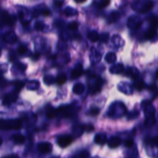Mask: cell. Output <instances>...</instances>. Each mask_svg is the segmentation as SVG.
Here are the masks:
<instances>
[{
    "label": "cell",
    "mask_w": 158,
    "mask_h": 158,
    "mask_svg": "<svg viewBox=\"0 0 158 158\" xmlns=\"http://www.w3.org/2000/svg\"><path fill=\"white\" fill-rule=\"evenodd\" d=\"M105 60L108 63H113V62H116V60H117V56L113 52H109V53L106 54Z\"/></svg>",
    "instance_id": "obj_14"
},
{
    "label": "cell",
    "mask_w": 158,
    "mask_h": 158,
    "mask_svg": "<svg viewBox=\"0 0 158 158\" xmlns=\"http://www.w3.org/2000/svg\"><path fill=\"white\" fill-rule=\"evenodd\" d=\"M73 142V139L69 135H62L57 140V144L58 145L62 148L67 147L69 145H70Z\"/></svg>",
    "instance_id": "obj_2"
},
{
    "label": "cell",
    "mask_w": 158,
    "mask_h": 158,
    "mask_svg": "<svg viewBox=\"0 0 158 158\" xmlns=\"http://www.w3.org/2000/svg\"><path fill=\"white\" fill-rule=\"evenodd\" d=\"M133 85H134V87L137 89V90H139V91L142 90V89L144 88V86H145L144 82L143 81L142 79L135 80V81H134V83H133Z\"/></svg>",
    "instance_id": "obj_15"
},
{
    "label": "cell",
    "mask_w": 158,
    "mask_h": 158,
    "mask_svg": "<svg viewBox=\"0 0 158 158\" xmlns=\"http://www.w3.org/2000/svg\"><path fill=\"white\" fill-rule=\"evenodd\" d=\"M6 158H19V157H18V156H16V155H12V156L7 157Z\"/></svg>",
    "instance_id": "obj_37"
},
{
    "label": "cell",
    "mask_w": 158,
    "mask_h": 158,
    "mask_svg": "<svg viewBox=\"0 0 158 158\" xmlns=\"http://www.w3.org/2000/svg\"><path fill=\"white\" fill-rule=\"evenodd\" d=\"M100 89H101V86H100V82L97 81L96 82V83H95V85H94V88H93V94H96V93H99L100 90Z\"/></svg>",
    "instance_id": "obj_24"
},
{
    "label": "cell",
    "mask_w": 158,
    "mask_h": 158,
    "mask_svg": "<svg viewBox=\"0 0 158 158\" xmlns=\"http://www.w3.org/2000/svg\"><path fill=\"white\" fill-rule=\"evenodd\" d=\"M89 156V152L84 150V151L81 152V154H79V158H88Z\"/></svg>",
    "instance_id": "obj_32"
},
{
    "label": "cell",
    "mask_w": 158,
    "mask_h": 158,
    "mask_svg": "<svg viewBox=\"0 0 158 158\" xmlns=\"http://www.w3.org/2000/svg\"><path fill=\"white\" fill-rule=\"evenodd\" d=\"M89 113L92 115V116H96L100 113V109L98 107H92L90 110H89Z\"/></svg>",
    "instance_id": "obj_27"
},
{
    "label": "cell",
    "mask_w": 158,
    "mask_h": 158,
    "mask_svg": "<svg viewBox=\"0 0 158 158\" xmlns=\"http://www.w3.org/2000/svg\"><path fill=\"white\" fill-rule=\"evenodd\" d=\"M62 3H63L62 0H54V4L56 5V6L60 7L62 5Z\"/></svg>",
    "instance_id": "obj_34"
},
{
    "label": "cell",
    "mask_w": 158,
    "mask_h": 158,
    "mask_svg": "<svg viewBox=\"0 0 158 158\" xmlns=\"http://www.w3.org/2000/svg\"><path fill=\"white\" fill-rule=\"evenodd\" d=\"M83 130L86 131V132H90V131H93L94 130V126L92 124H86L83 125V127H82Z\"/></svg>",
    "instance_id": "obj_28"
},
{
    "label": "cell",
    "mask_w": 158,
    "mask_h": 158,
    "mask_svg": "<svg viewBox=\"0 0 158 158\" xmlns=\"http://www.w3.org/2000/svg\"><path fill=\"white\" fill-rule=\"evenodd\" d=\"M99 40H100L102 42H103V43H106V42L109 40V34L103 33L102 35L100 36V39H99Z\"/></svg>",
    "instance_id": "obj_31"
},
{
    "label": "cell",
    "mask_w": 158,
    "mask_h": 158,
    "mask_svg": "<svg viewBox=\"0 0 158 158\" xmlns=\"http://www.w3.org/2000/svg\"><path fill=\"white\" fill-rule=\"evenodd\" d=\"M12 139H13V142H14L15 144H19V145L23 144L26 141L25 136H23V134H14V135L13 136Z\"/></svg>",
    "instance_id": "obj_10"
},
{
    "label": "cell",
    "mask_w": 158,
    "mask_h": 158,
    "mask_svg": "<svg viewBox=\"0 0 158 158\" xmlns=\"http://www.w3.org/2000/svg\"><path fill=\"white\" fill-rule=\"evenodd\" d=\"M133 145V140L132 139L126 140L124 141V146L126 147L130 148Z\"/></svg>",
    "instance_id": "obj_30"
},
{
    "label": "cell",
    "mask_w": 158,
    "mask_h": 158,
    "mask_svg": "<svg viewBox=\"0 0 158 158\" xmlns=\"http://www.w3.org/2000/svg\"><path fill=\"white\" fill-rule=\"evenodd\" d=\"M77 3H83V2H85L86 0H74Z\"/></svg>",
    "instance_id": "obj_36"
},
{
    "label": "cell",
    "mask_w": 158,
    "mask_h": 158,
    "mask_svg": "<svg viewBox=\"0 0 158 158\" xmlns=\"http://www.w3.org/2000/svg\"><path fill=\"white\" fill-rule=\"evenodd\" d=\"M83 73V66L81 64L76 65V67H74V69L72 71L71 73V78L73 79H76L77 78H79L80 76Z\"/></svg>",
    "instance_id": "obj_5"
},
{
    "label": "cell",
    "mask_w": 158,
    "mask_h": 158,
    "mask_svg": "<svg viewBox=\"0 0 158 158\" xmlns=\"http://www.w3.org/2000/svg\"><path fill=\"white\" fill-rule=\"evenodd\" d=\"M45 27V25H44L43 22H41V21H37L35 22V29L38 31H40V30H43Z\"/></svg>",
    "instance_id": "obj_21"
},
{
    "label": "cell",
    "mask_w": 158,
    "mask_h": 158,
    "mask_svg": "<svg viewBox=\"0 0 158 158\" xmlns=\"http://www.w3.org/2000/svg\"><path fill=\"white\" fill-rule=\"evenodd\" d=\"M42 14L45 16H48L50 15V11L48 9H43V10L42 11Z\"/></svg>",
    "instance_id": "obj_35"
},
{
    "label": "cell",
    "mask_w": 158,
    "mask_h": 158,
    "mask_svg": "<svg viewBox=\"0 0 158 158\" xmlns=\"http://www.w3.org/2000/svg\"><path fill=\"white\" fill-rule=\"evenodd\" d=\"M121 144V139L118 137H112L108 140V146L110 148H117Z\"/></svg>",
    "instance_id": "obj_8"
},
{
    "label": "cell",
    "mask_w": 158,
    "mask_h": 158,
    "mask_svg": "<svg viewBox=\"0 0 158 158\" xmlns=\"http://www.w3.org/2000/svg\"><path fill=\"white\" fill-rule=\"evenodd\" d=\"M22 127V123L17 119L10 120H0V130H19Z\"/></svg>",
    "instance_id": "obj_1"
},
{
    "label": "cell",
    "mask_w": 158,
    "mask_h": 158,
    "mask_svg": "<svg viewBox=\"0 0 158 158\" xmlns=\"http://www.w3.org/2000/svg\"><path fill=\"white\" fill-rule=\"evenodd\" d=\"M106 141H107V138H106V134L103 133H97L94 137V142L99 145H103Z\"/></svg>",
    "instance_id": "obj_7"
},
{
    "label": "cell",
    "mask_w": 158,
    "mask_h": 158,
    "mask_svg": "<svg viewBox=\"0 0 158 158\" xmlns=\"http://www.w3.org/2000/svg\"><path fill=\"white\" fill-rule=\"evenodd\" d=\"M56 114H57V113H56V110L52 108V107H50V108L48 109V110H47V113H46V116L50 119H52L53 118V117H55V116H56Z\"/></svg>",
    "instance_id": "obj_19"
},
{
    "label": "cell",
    "mask_w": 158,
    "mask_h": 158,
    "mask_svg": "<svg viewBox=\"0 0 158 158\" xmlns=\"http://www.w3.org/2000/svg\"><path fill=\"white\" fill-rule=\"evenodd\" d=\"M110 3V0H100L99 3L100 8H105Z\"/></svg>",
    "instance_id": "obj_26"
},
{
    "label": "cell",
    "mask_w": 158,
    "mask_h": 158,
    "mask_svg": "<svg viewBox=\"0 0 158 158\" xmlns=\"http://www.w3.org/2000/svg\"><path fill=\"white\" fill-rule=\"evenodd\" d=\"M17 52L20 55L25 54L26 52H27V48H26V46H24V45H20V46L18 47V49H17Z\"/></svg>",
    "instance_id": "obj_22"
},
{
    "label": "cell",
    "mask_w": 158,
    "mask_h": 158,
    "mask_svg": "<svg viewBox=\"0 0 158 158\" xmlns=\"http://www.w3.org/2000/svg\"><path fill=\"white\" fill-rule=\"evenodd\" d=\"M1 20L2 23L7 26H13V21L11 18L10 15L7 13L6 11H3L1 14Z\"/></svg>",
    "instance_id": "obj_6"
},
{
    "label": "cell",
    "mask_w": 158,
    "mask_h": 158,
    "mask_svg": "<svg viewBox=\"0 0 158 158\" xmlns=\"http://www.w3.org/2000/svg\"><path fill=\"white\" fill-rule=\"evenodd\" d=\"M120 17V15L118 12L117 11H113L112 13H110V23H113V22H117Z\"/></svg>",
    "instance_id": "obj_17"
},
{
    "label": "cell",
    "mask_w": 158,
    "mask_h": 158,
    "mask_svg": "<svg viewBox=\"0 0 158 158\" xmlns=\"http://www.w3.org/2000/svg\"><path fill=\"white\" fill-rule=\"evenodd\" d=\"M65 14L67 16H75V15L77 14V12L73 8H67L65 9Z\"/></svg>",
    "instance_id": "obj_20"
},
{
    "label": "cell",
    "mask_w": 158,
    "mask_h": 158,
    "mask_svg": "<svg viewBox=\"0 0 158 158\" xmlns=\"http://www.w3.org/2000/svg\"><path fill=\"white\" fill-rule=\"evenodd\" d=\"M157 35V29L156 27H153V26H150L149 29H147V31L145 33V38L147 40H150L153 37H154L155 35Z\"/></svg>",
    "instance_id": "obj_11"
},
{
    "label": "cell",
    "mask_w": 158,
    "mask_h": 158,
    "mask_svg": "<svg viewBox=\"0 0 158 158\" xmlns=\"http://www.w3.org/2000/svg\"><path fill=\"white\" fill-rule=\"evenodd\" d=\"M84 89H85V87H84V85H83V83H77V84L73 86V91L75 94L80 95V94H82L83 92H84Z\"/></svg>",
    "instance_id": "obj_12"
},
{
    "label": "cell",
    "mask_w": 158,
    "mask_h": 158,
    "mask_svg": "<svg viewBox=\"0 0 158 158\" xmlns=\"http://www.w3.org/2000/svg\"><path fill=\"white\" fill-rule=\"evenodd\" d=\"M149 21H150V23L151 24V26L156 27L157 24V17L155 16H150L149 18Z\"/></svg>",
    "instance_id": "obj_25"
},
{
    "label": "cell",
    "mask_w": 158,
    "mask_h": 158,
    "mask_svg": "<svg viewBox=\"0 0 158 158\" xmlns=\"http://www.w3.org/2000/svg\"><path fill=\"white\" fill-rule=\"evenodd\" d=\"M37 148L39 151L43 154H48L52 151V144L48 142H42L37 145Z\"/></svg>",
    "instance_id": "obj_3"
},
{
    "label": "cell",
    "mask_w": 158,
    "mask_h": 158,
    "mask_svg": "<svg viewBox=\"0 0 158 158\" xmlns=\"http://www.w3.org/2000/svg\"><path fill=\"white\" fill-rule=\"evenodd\" d=\"M67 76L65 75L64 73H61V74H60V75L57 77V78H56V83H57V84H59V85L64 84V83L67 82Z\"/></svg>",
    "instance_id": "obj_16"
},
{
    "label": "cell",
    "mask_w": 158,
    "mask_h": 158,
    "mask_svg": "<svg viewBox=\"0 0 158 158\" xmlns=\"http://www.w3.org/2000/svg\"><path fill=\"white\" fill-rule=\"evenodd\" d=\"M17 98H18V93L14 91L11 94H7L6 96H5L2 103L3 105H9V104L16 102L17 100Z\"/></svg>",
    "instance_id": "obj_4"
},
{
    "label": "cell",
    "mask_w": 158,
    "mask_h": 158,
    "mask_svg": "<svg viewBox=\"0 0 158 158\" xmlns=\"http://www.w3.org/2000/svg\"><path fill=\"white\" fill-rule=\"evenodd\" d=\"M112 69H114V71H113V72H114L115 73H119L120 72H122L123 70V66L122 64H117L114 67H113Z\"/></svg>",
    "instance_id": "obj_23"
},
{
    "label": "cell",
    "mask_w": 158,
    "mask_h": 158,
    "mask_svg": "<svg viewBox=\"0 0 158 158\" xmlns=\"http://www.w3.org/2000/svg\"><path fill=\"white\" fill-rule=\"evenodd\" d=\"M67 27H68V29H69V30H71V31H76V30L78 29V27H79V23L76 22V21H73V22H71V23H69V24H68Z\"/></svg>",
    "instance_id": "obj_18"
},
{
    "label": "cell",
    "mask_w": 158,
    "mask_h": 158,
    "mask_svg": "<svg viewBox=\"0 0 158 158\" xmlns=\"http://www.w3.org/2000/svg\"><path fill=\"white\" fill-rule=\"evenodd\" d=\"M6 84V81L4 78H2V77H0V87H2V86H5Z\"/></svg>",
    "instance_id": "obj_33"
},
{
    "label": "cell",
    "mask_w": 158,
    "mask_h": 158,
    "mask_svg": "<svg viewBox=\"0 0 158 158\" xmlns=\"http://www.w3.org/2000/svg\"><path fill=\"white\" fill-rule=\"evenodd\" d=\"M87 38L89 40H91L92 42H96L99 40L100 39V35L98 34V33L95 30L94 31H90L87 33Z\"/></svg>",
    "instance_id": "obj_13"
},
{
    "label": "cell",
    "mask_w": 158,
    "mask_h": 158,
    "mask_svg": "<svg viewBox=\"0 0 158 158\" xmlns=\"http://www.w3.org/2000/svg\"><path fill=\"white\" fill-rule=\"evenodd\" d=\"M154 7V2L150 1V0H147V2L144 4V6L141 7L140 13H146L149 12L152 8Z\"/></svg>",
    "instance_id": "obj_9"
},
{
    "label": "cell",
    "mask_w": 158,
    "mask_h": 158,
    "mask_svg": "<svg viewBox=\"0 0 158 158\" xmlns=\"http://www.w3.org/2000/svg\"><path fill=\"white\" fill-rule=\"evenodd\" d=\"M23 86H24V83H23V82H17V83H16V90H15V92L19 93V90H20Z\"/></svg>",
    "instance_id": "obj_29"
}]
</instances>
